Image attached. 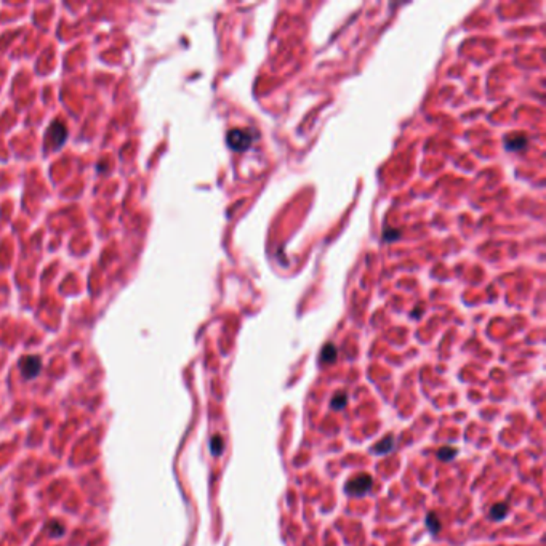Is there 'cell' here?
Instances as JSON below:
<instances>
[{
	"label": "cell",
	"mask_w": 546,
	"mask_h": 546,
	"mask_svg": "<svg viewBox=\"0 0 546 546\" xmlns=\"http://www.w3.org/2000/svg\"><path fill=\"white\" fill-rule=\"evenodd\" d=\"M373 485V479L369 474H359V476L353 477L344 487L349 495H356V497H362L367 492H370V488Z\"/></svg>",
	"instance_id": "obj_1"
},
{
	"label": "cell",
	"mask_w": 546,
	"mask_h": 546,
	"mask_svg": "<svg viewBox=\"0 0 546 546\" xmlns=\"http://www.w3.org/2000/svg\"><path fill=\"white\" fill-rule=\"evenodd\" d=\"M226 141H228L229 148L234 151H245L251 145L253 138H251V133L248 130H240L239 128V130L228 132Z\"/></svg>",
	"instance_id": "obj_2"
},
{
	"label": "cell",
	"mask_w": 546,
	"mask_h": 546,
	"mask_svg": "<svg viewBox=\"0 0 546 546\" xmlns=\"http://www.w3.org/2000/svg\"><path fill=\"white\" fill-rule=\"evenodd\" d=\"M66 136H68V130L66 127H64V124H61L60 120L53 122L52 125H50L48 128V141L52 143V146L55 149H58L63 146V143L66 141Z\"/></svg>",
	"instance_id": "obj_3"
},
{
	"label": "cell",
	"mask_w": 546,
	"mask_h": 546,
	"mask_svg": "<svg viewBox=\"0 0 546 546\" xmlns=\"http://www.w3.org/2000/svg\"><path fill=\"white\" fill-rule=\"evenodd\" d=\"M40 367H42V362L37 356H27L24 359H21V362H19L21 373H23L26 378L37 377V373L40 372Z\"/></svg>",
	"instance_id": "obj_4"
},
{
	"label": "cell",
	"mask_w": 546,
	"mask_h": 546,
	"mask_svg": "<svg viewBox=\"0 0 546 546\" xmlns=\"http://www.w3.org/2000/svg\"><path fill=\"white\" fill-rule=\"evenodd\" d=\"M526 145H527V136L526 135L517 133V135H511V136H508L506 138V148H509L511 151H519Z\"/></svg>",
	"instance_id": "obj_5"
},
{
	"label": "cell",
	"mask_w": 546,
	"mask_h": 546,
	"mask_svg": "<svg viewBox=\"0 0 546 546\" xmlns=\"http://www.w3.org/2000/svg\"><path fill=\"white\" fill-rule=\"evenodd\" d=\"M335 359H336V348L333 344H325L320 353V361L325 364H332L335 362Z\"/></svg>",
	"instance_id": "obj_6"
},
{
	"label": "cell",
	"mask_w": 546,
	"mask_h": 546,
	"mask_svg": "<svg viewBox=\"0 0 546 546\" xmlns=\"http://www.w3.org/2000/svg\"><path fill=\"white\" fill-rule=\"evenodd\" d=\"M506 513H508V505H505V503H498V505H495L490 509V519L501 521L503 517L506 516Z\"/></svg>",
	"instance_id": "obj_7"
},
{
	"label": "cell",
	"mask_w": 546,
	"mask_h": 546,
	"mask_svg": "<svg viewBox=\"0 0 546 546\" xmlns=\"http://www.w3.org/2000/svg\"><path fill=\"white\" fill-rule=\"evenodd\" d=\"M348 402V396L344 392H338L336 396L332 399V408L333 410H341V408H344V405H346Z\"/></svg>",
	"instance_id": "obj_8"
},
{
	"label": "cell",
	"mask_w": 546,
	"mask_h": 546,
	"mask_svg": "<svg viewBox=\"0 0 546 546\" xmlns=\"http://www.w3.org/2000/svg\"><path fill=\"white\" fill-rule=\"evenodd\" d=\"M210 449H212V454L213 455H221L223 452V447H225V444H223V437L221 436H213L212 441H210Z\"/></svg>",
	"instance_id": "obj_9"
},
{
	"label": "cell",
	"mask_w": 546,
	"mask_h": 546,
	"mask_svg": "<svg viewBox=\"0 0 546 546\" xmlns=\"http://www.w3.org/2000/svg\"><path fill=\"white\" fill-rule=\"evenodd\" d=\"M391 449H392V437H391V436H388V437H385V439H383L382 442H380V444H378L377 447L373 449V450L378 452V454H388V452H390Z\"/></svg>",
	"instance_id": "obj_10"
},
{
	"label": "cell",
	"mask_w": 546,
	"mask_h": 546,
	"mask_svg": "<svg viewBox=\"0 0 546 546\" xmlns=\"http://www.w3.org/2000/svg\"><path fill=\"white\" fill-rule=\"evenodd\" d=\"M457 450L452 449V447H442L439 449V452H437V457H439L441 460H444V462H450L452 458L455 457Z\"/></svg>",
	"instance_id": "obj_11"
},
{
	"label": "cell",
	"mask_w": 546,
	"mask_h": 546,
	"mask_svg": "<svg viewBox=\"0 0 546 546\" xmlns=\"http://www.w3.org/2000/svg\"><path fill=\"white\" fill-rule=\"evenodd\" d=\"M426 526L429 527V530L433 532V534H437V530H439V521H437L436 513H429L428 514V517H426Z\"/></svg>",
	"instance_id": "obj_12"
}]
</instances>
